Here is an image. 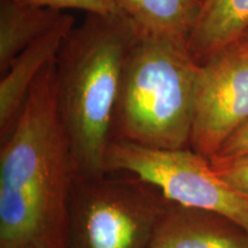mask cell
Here are the masks:
<instances>
[{
  "label": "cell",
  "instance_id": "cell-1",
  "mask_svg": "<svg viewBox=\"0 0 248 248\" xmlns=\"http://www.w3.org/2000/svg\"><path fill=\"white\" fill-rule=\"evenodd\" d=\"M55 60L1 138L0 248H66L76 172L58 108Z\"/></svg>",
  "mask_w": 248,
  "mask_h": 248
},
{
  "label": "cell",
  "instance_id": "cell-2",
  "mask_svg": "<svg viewBox=\"0 0 248 248\" xmlns=\"http://www.w3.org/2000/svg\"><path fill=\"white\" fill-rule=\"evenodd\" d=\"M139 31L124 15H88L59 52L57 99L75 176L106 172L124 62Z\"/></svg>",
  "mask_w": 248,
  "mask_h": 248
},
{
  "label": "cell",
  "instance_id": "cell-3",
  "mask_svg": "<svg viewBox=\"0 0 248 248\" xmlns=\"http://www.w3.org/2000/svg\"><path fill=\"white\" fill-rule=\"evenodd\" d=\"M199 71L188 49L139 33L124 62L111 140L190 147Z\"/></svg>",
  "mask_w": 248,
  "mask_h": 248
},
{
  "label": "cell",
  "instance_id": "cell-4",
  "mask_svg": "<svg viewBox=\"0 0 248 248\" xmlns=\"http://www.w3.org/2000/svg\"><path fill=\"white\" fill-rule=\"evenodd\" d=\"M75 176L66 248H148L170 203L156 187L126 173Z\"/></svg>",
  "mask_w": 248,
  "mask_h": 248
},
{
  "label": "cell",
  "instance_id": "cell-5",
  "mask_svg": "<svg viewBox=\"0 0 248 248\" xmlns=\"http://www.w3.org/2000/svg\"><path fill=\"white\" fill-rule=\"evenodd\" d=\"M105 170L135 176L169 202L221 214L248 230V195L219 178L209 159L191 147L167 150L111 140Z\"/></svg>",
  "mask_w": 248,
  "mask_h": 248
},
{
  "label": "cell",
  "instance_id": "cell-6",
  "mask_svg": "<svg viewBox=\"0 0 248 248\" xmlns=\"http://www.w3.org/2000/svg\"><path fill=\"white\" fill-rule=\"evenodd\" d=\"M248 122V53L234 46L200 64L190 147L212 159Z\"/></svg>",
  "mask_w": 248,
  "mask_h": 248
},
{
  "label": "cell",
  "instance_id": "cell-7",
  "mask_svg": "<svg viewBox=\"0 0 248 248\" xmlns=\"http://www.w3.org/2000/svg\"><path fill=\"white\" fill-rule=\"evenodd\" d=\"M148 248H248V230L221 214L170 202Z\"/></svg>",
  "mask_w": 248,
  "mask_h": 248
},
{
  "label": "cell",
  "instance_id": "cell-8",
  "mask_svg": "<svg viewBox=\"0 0 248 248\" xmlns=\"http://www.w3.org/2000/svg\"><path fill=\"white\" fill-rule=\"evenodd\" d=\"M75 27L67 13L48 32L28 46L12 61L0 79V136L4 138L22 110L24 102L45 67L57 59L64 40Z\"/></svg>",
  "mask_w": 248,
  "mask_h": 248
},
{
  "label": "cell",
  "instance_id": "cell-9",
  "mask_svg": "<svg viewBox=\"0 0 248 248\" xmlns=\"http://www.w3.org/2000/svg\"><path fill=\"white\" fill-rule=\"evenodd\" d=\"M142 36L188 49L201 0H114Z\"/></svg>",
  "mask_w": 248,
  "mask_h": 248
},
{
  "label": "cell",
  "instance_id": "cell-10",
  "mask_svg": "<svg viewBox=\"0 0 248 248\" xmlns=\"http://www.w3.org/2000/svg\"><path fill=\"white\" fill-rule=\"evenodd\" d=\"M248 31V0H202L188 52L202 64L234 45Z\"/></svg>",
  "mask_w": 248,
  "mask_h": 248
},
{
  "label": "cell",
  "instance_id": "cell-11",
  "mask_svg": "<svg viewBox=\"0 0 248 248\" xmlns=\"http://www.w3.org/2000/svg\"><path fill=\"white\" fill-rule=\"evenodd\" d=\"M62 14L24 0H0V74L28 46L48 32Z\"/></svg>",
  "mask_w": 248,
  "mask_h": 248
},
{
  "label": "cell",
  "instance_id": "cell-12",
  "mask_svg": "<svg viewBox=\"0 0 248 248\" xmlns=\"http://www.w3.org/2000/svg\"><path fill=\"white\" fill-rule=\"evenodd\" d=\"M43 7L63 12L66 9H78L88 15H100V16H111L122 15L114 0H24Z\"/></svg>",
  "mask_w": 248,
  "mask_h": 248
},
{
  "label": "cell",
  "instance_id": "cell-13",
  "mask_svg": "<svg viewBox=\"0 0 248 248\" xmlns=\"http://www.w3.org/2000/svg\"><path fill=\"white\" fill-rule=\"evenodd\" d=\"M209 161L219 178L248 195V154L232 159H210Z\"/></svg>",
  "mask_w": 248,
  "mask_h": 248
},
{
  "label": "cell",
  "instance_id": "cell-14",
  "mask_svg": "<svg viewBox=\"0 0 248 248\" xmlns=\"http://www.w3.org/2000/svg\"><path fill=\"white\" fill-rule=\"evenodd\" d=\"M248 154V122L233 133L212 159H232ZM210 160V159H209Z\"/></svg>",
  "mask_w": 248,
  "mask_h": 248
},
{
  "label": "cell",
  "instance_id": "cell-15",
  "mask_svg": "<svg viewBox=\"0 0 248 248\" xmlns=\"http://www.w3.org/2000/svg\"><path fill=\"white\" fill-rule=\"evenodd\" d=\"M232 46H234V47L240 49V51L247 52V53H248V31H246V32H245L244 35L240 37V39L238 40V42ZM230 47H231V46H230Z\"/></svg>",
  "mask_w": 248,
  "mask_h": 248
},
{
  "label": "cell",
  "instance_id": "cell-16",
  "mask_svg": "<svg viewBox=\"0 0 248 248\" xmlns=\"http://www.w3.org/2000/svg\"><path fill=\"white\" fill-rule=\"evenodd\" d=\"M201 1H202V0H201Z\"/></svg>",
  "mask_w": 248,
  "mask_h": 248
}]
</instances>
